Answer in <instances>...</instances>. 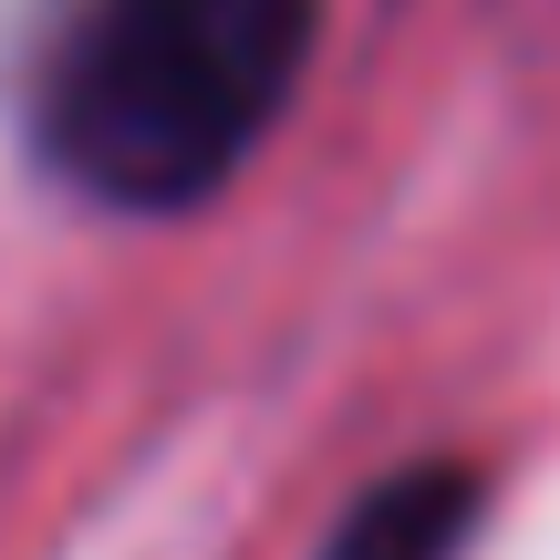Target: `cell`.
Wrapping results in <instances>:
<instances>
[{
	"mask_svg": "<svg viewBox=\"0 0 560 560\" xmlns=\"http://www.w3.org/2000/svg\"><path fill=\"white\" fill-rule=\"evenodd\" d=\"M322 0H73L32 73V145L125 219L219 198L301 94Z\"/></svg>",
	"mask_w": 560,
	"mask_h": 560,
	"instance_id": "cell-1",
	"label": "cell"
},
{
	"mask_svg": "<svg viewBox=\"0 0 560 560\" xmlns=\"http://www.w3.org/2000/svg\"><path fill=\"white\" fill-rule=\"evenodd\" d=\"M478 499H488V488L467 478L457 457L395 467L384 488H363V499L332 520L322 560H457L467 529H478Z\"/></svg>",
	"mask_w": 560,
	"mask_h": 560,
	"instance_id": "cell-2",
	"label": "cell"
}]
</instances>
